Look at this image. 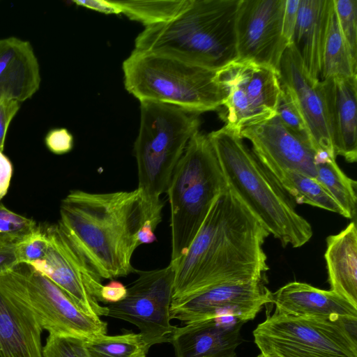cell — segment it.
Instances as JSON below:
<instances>
[{
    "label": "cell",
    "mask_w": 357,
    "mask_h": 357,
    "mask_svg": "<svg viewBox=\"0 0 357 357\" xmlns=\"http://www.w3.org/2000/svg\"><path fill=\"white\" fill-rule=\"evenodd\" d=\"M315 178L341 207L344 218L352 219L356 211V181L340 168L335 158L326 151L316 154Z\"/></svg>",
    "instance_id": "d4e9b609"
},
{
    "label": "cell",
    "mask_w": 357,
    "mask_h": 357,
    "mask_svg": "<svg viewBox=\"0 0 357 357\" xmlns=\"http://www.w3.org/2000/svg\"><path fill=\"white\" fill-rule=\"evenodd\" d=\"M257 357H265V356L262 354H260Z\"/></svg>",
    "instance_id": "b9f144b4"
},
{
    "label": "cell",
    "mask_w": 357,
    "mask_h": 357,
    "mask_svg": "<svg viewBox=\"0 0 357 357\" xmlns=\"http://www.w3.org/2000/svg\"><path fill=\"white\" fill-rule=\"evenodd\" d=\"M333 0H300L291 43L303 68L313 79H319Z\"/></svg>",
    "instance_id": "44dd1931"
},
{
    "label": "cell",
    "mask_w": 357,
    "mask_h": 357,
    "mask_svg": "<svg viewBox=\"0 0 357 357\" xmlns=\"http://www.w3.org/2000/svg\"><path fill=\"white\" fill-rule=\"evenodd\" d=\"M13 175V165L0 151V201L6 195Z\"/></svg>",
    "instance_id": "ab89813d"
},
{
    "label": "cell",
    "mask_w": 357,
    "mask_h": 357,
    "mask_svg": "<svg viewBox=\"0 0 357 357\" xmlns=\"http://www.w3.org/2000/svg\"><path fill=\"white\" fill-rule=\"evenodd\" d=\"M227 183L208 135L198 131L178 162L166 192L175 264L186 253L213 204Z\"/></svg>",
    "instance_id": "52a82bcc"
},
{
    "label": "cell",
    "mask_w": 357,
    "mask_h": 357,
    "mask_svg": "<svg viewBox=\"0 0 357 357\" xmlns=\"http://www.w3.org/2000/svg\"><path fill=\"white\" fill-rule=\"evenodd\" d=\"M40 81L31 43L14 36L0 39V96L24 102L38 91Z\"/></svg>",
    "instance_id": "ffe728a7"
},
{
    "label": "cell",
    "mask_w": 357,
    "mask_h": 357,
    "mask_svg": "<svg viewBox=\"0 0 357 357\" xmlns=\"http://www.w3.org/2000/svg\"><path fill=\"white\" fill-rule=\"evenodd\" d=\"M271 294L264 279L217 284L193 295L172 301L171 319L185 324L210 318L217 309L231 305L262 308L271 303Z\"/></svg>",
    "instance_id": "e0dca14e"
},
{
    "label": "cell",
    "mask_w": 357,
    "mask_h": 357,
    "mask_svg": "<svg viewBox=\"0 0 357 357\" xmlns=\"http://www.w3.org/2000/svg\"><path fill=\"white\" fill-rule=\"evenodd\" d=\"M247 321L235 316H221L176 326L168 342L177 357H237L241 329Z\"/></svg>",
    "instance_id": "2e32d148"
},
{
    "label": "cell",
    "mask_w": 357,
    "mask_h": 357,
    "mask_svg": "<svg viewBox=\"0 0 357 357\" xmlns=\"http://www.w3.org/2000/svg\"><path fill=\"white\" fill-rule=\"evenodd\" d=\"M19 265L15 242L0 238V274L10 271Z\"/></svg>",
    "instance_id": "8d00e7d4"
},
{
    "label": "cell",
    "mask_w": 357,
    "mask_h": 357,
    "mask_svg": "<svg viewBox=\"0 0 357 357\" xmlns=\"http://www.w3.org/2000/svg\"><path fill=\"white\" fill-rule=\"evenodd\" d=\"M199 114L153 101L140 102V124L134 144L138 188L150 220L162 219L161 195L189 141L199 131Z\"/></svg>",
    "instance_id": "5b68a950"
},
{
    "label": "cell",
    "mask_w": 357,
    "mask_h": 357,
    "mask_svg": "<svg viewBox=\"0 0 357 357\" xmlns=\"http://www.w3.org/2000/svg\"><path fill=\"white\" fill-rule=\"evenodd\" d=\"M73 2L78 6H82L104 14H120L119 8L112 0H75Z\"/></svg>",
    "instance_id": "f35d334b"
},
{
    "label": "cell",
    "mask_w": 357,
    "mask_h": 357,
    "mask_svg": "<svg viewBox=\"0 0 357 357\" xmlns=\"http://www.w3.org/2000/svg\"><path fill=\"white\" fill-rule=\"evenodd\" d=\"M127 294V288L120 282L112 280L103 285L100 296L102 303H115L123 300Z\"/></svg>",
    "instance_id": "74e56055"
},
{
    "label": "cell",
    "mask_w": 357,
    "mask_h": 357,
    "mask_svg": "<svg viewBox=\"0 0 357 357\" xmlns=\"http://www.w3.org/2000/svg\"><path fill=\"white\" fill-rule=\"evenodd\" d=\"M20 108V102L0 96V151H3L8 127Z\"/></svg>",
    "instance_id": "e575fe53"
},
{
    "label": "cell",
    "mask_w": 357,
    "mask_h": 357,
    "mask_svg": "<svg viewBox=\"0 0 357 357\" xmlns=\"http://www.w3.org/2000/svg\"><path fill=\"white\" fill-rule=\"evenodd\" d=\"M49 248L45 256L29 265L63 290L86 314L100 318L107 316L102 303L101 278L75 249L59 225L45 230Z\"/></svg>",
    "instance_id": "7c38bea8"
},
{
    "label": "cell",
    "mask_w": 357,
    "mask_h": 357,
    "mask_svg": "<svg viewBox=\"0 0 357 357\" xmlns=\"http://www.w3.org/2000/svg\"><path fill=\"white\" fill-rule=\"evenodd\" d=\"M277 184L297 204H306L344 217L341 207L315 178L294 170L262 165Z\"/></svg>",
    "instance_id": "cb8c5ba5"
},
{
    "label": "cell",
    "mask_w": 357,
    "mask_h": 357,
    "mask_svg": "<svg viewBox=\"0 0 357 357\" xmlns=\"http://www.w3.org/2000/svg\"><path fill=\"white\" fill-rule=\"evenodd\" d=\"M330 290L357 307V229L350 222L326 238L324 254Z\"/></svg>",
    "instance_id": "603a6c76"
},
{
    "label": "cell",
    "mask_w": 357,
    "mask_h": 357,
    "mask_svg": "<svg viewBox=\"0 0 357 357\" xmlns=\"http://www.w3.org/2000/svg\"><path fill=\"white\" fill-rule=\"evenodd\" d=\"M49 240L46 231L40 227L23 238L15 242L16 252L20 264H29L43 259L48 250Z\"/></svg>",
    "instance_id": "1f68e13d"
},
{
    "label": "cell",
    "mask_w": 357,
    "mask_h": 357,
    "mask_svg": "<svg viewBox=\"0 0 357 357\" xmlns=\"http://www.w3.org/2000/svg\"><path fill=\"white\" fill-rule=\"evenodd\" d=\"M333 4L342 34L357 61V0H333Z\"/></svg>",
    "instance_id": "f1b7e54d"
},
{
    "label": "cell",
    "mask_w": 357,
    "mask_h": 357,
    "mask_svg": "<svg viewBox=\"0 0 357 357\" xmlns=\"http://www.w3.org/2000/svg\"><path fill=\"white\" fill-rule=\"evenodd\" d=\"M121 13L145 27L169 22L181 15L191 0H112Z\"/></svg>",
    "instance_id": "4316f807"
},
{
    "label": "cell",
    "mask_w": 357,
    "mask_h": 357,
    "mask_svg": "<svg viewBox=\"0 0 357 357\" xmlns=\"http://www.w3.org/2000/svg\"><path fill=\"white\" fill-rule=\"evenodd\" d=\"M239 0H191L174 20L146 26L135 49L172 56L218 70L237 59L235 23Z\"/></svg>",
    "instance_id": "277c9868"
},
{
    "label": "cell",
    "mask_w": 357,
    "mask_h": 357,
    "mask_svg": "<svg viewBox=\"0 0 357 357\" xmlns=\"http://www.w3.org/2000/svg\"><path fill=\"white\" fill-rule=\"evenodd\" d=\"M38 227L30 218L15 213L0 203V238L17 242Z\"/></svg>",
    "instance_id": "4dcf8cb0"
},
{
    "label": "cell",
    "mask_w": 357,
    "mask_h": 357,
    "mask_svg": "<svg viewBox=\"0 0 357 357\" xmlns=\"http://www.w3.org/2000/svg\"><path fill=\"white\" fill-rule=\"evenodd\" d=\"M265 357H278V356H265Z\"/></svg>",
    "instance_id": "7bdbcfd3"
},
{
    "label": "cell",
    "mask_w": 357,
    "mask_h": 357,
    "mask_svg": "<svg viewBox=\"0 0 357 357\" xmlns=\"http://www.w3.org/2000/svg\"><path fill=\"white\" fill-rule=\"evenodd\" d=\"M271 303L282 314L310 318L357 321V307L331 290L301 282H289L271 294Z\"/></svg>",
    "instance_id": "d6986e66"
},
{
    "label": "cell",
    "mask_w": 357,
    "mask_h": 357,
    "mask_svg": "<svg viewBox=\"0 0 357 357\" xmlns=\"http://www.w3.org/2000/svg\"><path fill=\"white\" fill-rule=\"evenodd\" d=\"M268 236L227 185L186 253L174 264L172 300L222 283L264 279L269 267L263 245Z\"/></svg>",
    "instance_id": "6da1fadb"
},
{
    "label": "cell",
    "mask_w": 357,
    "mask_h": 357,
    "mask_svg": "<svg viewBox=\"0 0 357 357\" xmlns=\"http://www.w3.org/2000/svg\"><path fill=\"white\" fill-rule=\"evenodd\" d=\"M126 89L139 102L153 101L201 114L222 106L217 70L182 59L134 49L122 65Z\"/></svg>",
    "instance_id": "8992f818"
},
{
    "label": "cell",
    "mask_w": 357,
    "mask_h": 357,
    "mask_svg": "<svg viewBox=\"0 0 357 357\" xmlns=\"http://www.w3.org/2000/svg\"><path fill=\"white\" fill-rule=\"evenodd\" d=\"M286 0H239L235 31L238 60L269 66L277 72L289 45L282 34Z\"/></svg>",
    "instance_id": "4fadbf2b"
},
{
    "label": "cell",
    "mask_w": 357,
    "mask_h": 357,
    "mask_svg": "<svg viewBox=\"0 0 357 357\" xmlns=\"http://www.w3.org/2000/svg\"><path fill=\"white\" fill-rule=\"evenodd\" d=\"M252 145V153L262 165L297 171L315 178L317 152L307 143L289 131L277 114L245 126L240 132Z\"/></svg>",
    "instance_id": "9a60e30c"
},
{
    "label": "cell",
    "mask_w": 357,
    "mask_h": 357,
    "mask_svg": "<svg viewBox=\"0 0 357 357\" xmlns=\"http://www.w3.org/2000/svg\"><path fill=\"white\" fill-rule=\"evenodd\" d=\"M147 220L137 188L102 193L74 190L61 201L57 225L101 278L113 279L136 272L132 257Z\"/></svg>",
    "instance_id": "7a4b0ae2"
},
{
    "label": "cell",
    "mask_w": 357,
    "mask_h": 357,
    "mask_svg": "<svg viewBox=\"0 0 357 357\" xmlns=\"http://www.w3.org/2000/svg\"><path fill=\"white\" fill-rule=\"evenodd\" d=\"M42 332L35 317L0 289V357H43Z\"/></svg>",
    "instance_id": "7402d4cb"
},
{
    "label": "cell",
    "mask_w": 357,
    "mask_h": 357,
    "mask_svg": "<svg viewBox=\"0 0 357 357\" xmlns=\"http://www.w3.org/2000/svg\"><path fill=\"white\" fill-rule=\"evenodd\" d=\"M89 357H146L150 349L139 333L104 335L85 340Z\"/></svg>",
    "instance_id": "83f0119b"
},
{
    "label": "cell",
    "mask_w": 357,
    "mask_h": 357,
    "mask_svg": "<svg viewBox=\"0 0 357 357\" xmlns=\"http://www.w3.org/2000/svg\"><path fill=\"white\" fill-rule=\"evenodd\" d=\"M43 357H89L85 340L49 334L43 347Z\"/></svg>",
    "instance_id": "d6a6232c"
},
{
    "label": "cell",
    "mask_w": 357,
    "mask_h": 357,
    "mask_svg": "<svg viewBox=\"0 0 357 357\" xmlns=\"http://www.w3.org/2000/svg\"><path fill=\"white\" fill-rule=\"evenodd\" d=\"M0 289L27 310L49 334L84 340L107 335V324L86 314L59 287L29 265L0 274Z\"/></svg>",
    "instance_id": "9c48e42d"
},
{
    "label": "cell",
    "mask_w": 357,
    "mask_h": 357,
    "mask_svg": "<svg viewBox=\"0 0 357 357\" xmlns=\"http://www.w3.org/2000/svg\"><path fill=\"white\" fill-rule=\"evenodd\" d=\"M155 228L156 227L151 220H147L143 223L137 234L139 245L141 244H149L156 241L154 233Z\"/></svg>",
    "instance_id": "60d3db41"
},
{
    "label": "cell",
    "mask_w": 357,
    "mask_h": 357,
    "mask_svg": "<svg viewBox=\"0 0 357 357\" xmlns=\"http://www.w3.org/2000/svg\"><path fill=\"white\" fill-rule=\"evenodd\" d=\"M300 0H286L282 20V34L290 45L297 20Z\"/></svg>",
    "instance_id": "d590c367"
},
{
    "label": "cell",
    "mask_w": 357,
    "mask_h": 357,
    "mask_svg": "<svg viewBox=\"0 0 357 357\" xmlns=\"http://www.w3.org/2000/svg\"><path fill=\"white\" fill-rule=\"evenodd\" d=\"M280 89L276 108L277 116L289 131L313 148L308 130L298 109L287 91L281 86Z\"/></svg>",
    "instance_id": "f546056e"
},
{
    "label": "cell",
    "mask_w": 357,
    "mask_h": 357,
    "mask_svg": "<svg viewBox=\"0 0 357 357\" xmlns=\"http://www.w3.org/2000/svg\"><path fill=\"white\" fill-rule=\"evenodd\" d=\"M228 186L282 247L300 248L313 235L310 222L234 130L207 135Z\"/></svg>",
    "instance_id": "3957f363"
},
{
    "label": "cell",
    "mask_w": 357,
    "mask_h": 357,
    "mask_svg": "<svg viewBox=\"0 0 357 357\" xmlns=\"http://www.w3.org/2000/svg\"><path fill=\"white\" fill-rule=\"evenodd\" d=\"M45 142L52 153L65 154L73 149V136L66 128H53L47 133Z\"/></svg>",
    "instance_id": "836d02e7"
},
{
    "label": "cell",
    "mask_w": 357,
    "mask_h": 357,
    "mask_svg": "<svg viewBox=\"0 0 357 357\" xmlns=\"http://www.w3.org/2000/svg\"><path fill=\"white\" fill-rule=\"evenodd\" d=\"M357 61L351 56L342 34L334 4L324 48L319 80L357 76Z\"/></svg>",
    "instance_id": "484cf974"
},
{
    "label": "cell",
    "mask_w": 357,
    "mask_h": 357,
    "mask_svg": "<svg viewBox=\"0 0 357 357\" xmlns=\"http://www.w3.org/2000/svg\"><path fill=\"white\" fill-rule=\"evenodd\" d=\"M335 155L357 160V76L320 80Z\"/></svg>",
    "instance_id": "ac0fdd59"
},
{
    "label": "cell",
    "mask_w": 357,
    "mask_h": 357,
    "mask_svg": "<svg viewBox=\"0 0 357 357\" xmlns=\"http://www.w3.org/2000/svg\"><path fill=\"white\" fill-rule=\"evenodd\" d=\"M175 266L137 271L138 278L127 288L126 297L105 305L107 317L122 319L135 325L150 348L168 342L176 326L171 324Z\"/></svg>",
    "instance_id": "8fae6325"
},
{
    "label": "cell",
    "mask_w": 357,
    "mask_h": 357,
    "mask_svg": "<svg viewBox=\"0 0 357 357\" xmlns=\"http://www.w3.org/2000/svg\"><path fill=\"white\" fill-rule=\"evenodd\" d=\"M278 73L280 86L287 91L305 122L314 151H326L336 158L321 82L308 76L292 44L285 50Z\"/></svg>",
    "instance_id": "5bb4252c"
},
{
    "label": "cell",
    "mask_w": 357,
    "mask_h": 357,
    "mask_svg": "<svg viewBox=\"0 0 357 357\" xmlns=\"http://www.w3.org/2000/svg\"><path fill=\"white\" fill-rule=\"evenodd\" d=\"M215 79L225 93V126L237 134L276 114L281 89L273 68L236 59L217 70Z\"/></svg>",
    "instance_id": "30bf717a"
},
{
    "label": "cell",
    "mask_w": 357,
    "mask_h": 357,
    "mask_svg": "<svg viewBox=\"0 0 357 357\" xmlns=\"http://www.w3.org/2000/svg\"><path fill=\"white\" fill-rule=\"evenodd\" d=\"M357 321L293 316L275 311L253 331L261 354L278 357H357Z\"/></svg>",
    "instance_id": "ba28073f"
}]
</instances>
